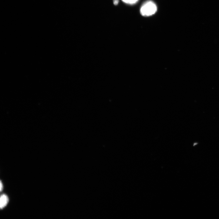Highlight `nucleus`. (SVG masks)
Returning <instances> with one entry per match:
<instances>
[{"label": "nucleus", "mask_w": 219, "mask_h": 219, "mask_svg": "<svg viewBox=\"0 0 219 219\" xmlns=\"http://www.w3.org/2000/svg\"><path fill=\"white\" fill-rule=\"evenodd\" d=\"M9 202L8 196L5 194L1 196L0 198V207L1 209L4 208L7 204Z\"/></svg>", "instance_id": "f03ea898"}, {"label": "nucleus", "mask_w": 219, "mask_h": 219, "mask_svg": "<svg viewBox=\"0 0 219 219\" xmlns=\"http://www.w3.org/2000/svg\"><path fill=\"white\" fill-rule=\"evenodd\" d=\"M119 2V0H113V3L114 5H117Z\"/></svg>", "instance_id": "20e7f679"}, {"label": "nucleus", "mask_w": 219, "mask_h": 219, "mask_svg": "<svg viewBox=\"0 0 219 219\" xmlns=\"http://www.w3.org/2000/svg\"><path fill=\"white\" fill-rule=\"evenodd\" d=\"M157 10V7L155 3L151 1H148L141 6L140 12L143 16H148L155 14Z\"/></svg>", "instance_id": "f257e3e1"}, {"label": "nucleus", "mask_w": 219, "mask_h": 219, "mask_svg": "<svg viewBox=\"0 0 219 219\" xmlns=\"http://www.w3.org/2000/svg\"><path fill=\"white\" fill-rule=\"evenodd\" d=\"M139 0H122L125 3L127 4L133 5L137 3Z\"/></svg>", "instance_id": "7ed1b4c3"}, {"label": "nucleus", "mask_w": 219, "mask_h": 219, "mask_svg": "<svg viewBox=\"0 0 219 219\" xmlns=\"http://www.w3.org/2000/svg\"><path fill=\"white\" fill-rule=\"evenodd\" d=\"M3 188V184L1 182V181H0V190L1 192Z\"/></svg>", "instance_id": "39448f33"}]
</instances>
